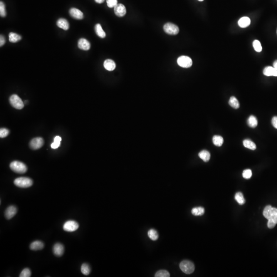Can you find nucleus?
I'll use <instances>...</instances> for the list:
<instances>
[{"label": "nucleus", "instance_id": "f257e3e1", "mask_svg": "<svg viewBox=\"0 0 277 277\" xmlns=\"http://www.w3.org/2000/svg\"><path fill=\"white\" fill-rule=\"evenodd\" d=\"M263 215L268 220L273 221L277 224V208L271 205L266 206L263 212Z\"/></svg>", "mask_w": 277, "mask_h": 277}, {"label": "nucleus", "instance_id": "f03ea898", "mask_svg": "<svg viewBox=\"0 0 277 277\" xmlns=\"http://www.w3.org/2000/svg\"><path fill=\"white\" fill-rule=\"evenodd\" d=\"M10 167L12 171L18 174H24L27 171L26 165L21 162L18 161L12 162L10 164Z\"/></svg>", "mask_w": 277, "mask_h": 277}, {"label": "nucleus", "instance_id": "7ed1b4c3", "mask_svg": "<svg viewBox=\"0 0 277 277\" xmlns=\"http://www.w3.org/2000/svg\"><path fill=\"white\" fill-rule=\"evenodd\" d=\"M14 184L15 185L20 188H28L33 185V181L29 178L20 177L15 179Z\"/></svg>", "mask_w": 277, "mask_h": 277}, {"label": "nucleus", "instance_id": "20e7f679", "mask_svg": "<svg viewBox=\"0 0 277 277\" xmlns=\"http://www.w3.org/2000/svg\"><path fill=\"white\" fill-rule=\"evenodd\" d=\"M180 268L186 274H191L195 270V265L188 260H184L180 263Z\"/></svg>", "mask_w": 277, "mask_h": 277}, {"label": "nucleus", "instance_id": "39448f33", "mask_svg": "<svg viewBox=\"0 0 277 277\" xmlns=\"http://www.w3.org/2000/svg\"><path fill=\"white\" fill-rule=\"evenodd\" d=\"M9 102L12 106L17 109H22L24 106V103L17 95H13L9 98Z\"/></svg>", "mask_w": 277, "mask_h": 277}, {"label": "nucleus", "instance_id": "423d86ee", "mask_svg": "<svg viewBox=\"0 0 277 277\" xmlns=\"http://www.w3.org/2000/svg\"><path fill=\"white\" fill-rule=\"evenodd\" d=\"M177 63L183 68H189L193 65V61L191 58L185 55L179 57L177 60Z\"/></svg>", "mask_w": 277, "mask_h": 277}, {"label": "nucleus", "instance_id": "0eeeda50", "mask_svg": "<svg viewBox=\"0 0 277 277\" xmlns=\"http://www.w3.org/2000/svg\"><path fill=\"white\" fill-rule=\"evenodd\" d=\"M164 30L168 35H176L179 32V28L176 25L171 23H167L164 25Z\"/></svg>", "mask_w": 277, "mask_h": 277}, {"label": "nucleus", "instance_id": "6e6552de", "mask_svg": "<svg viewBox=\"0 0 277 277\" xmlns=\"http://www.w3.org/2000/svg\"><path fill=\"white\" fill-rule=\"evenodd\" d=\"M79 224L75 221H66L63 225V230L68 232L75 231L79 228Z\"/></svg>", "mask_w": 277, "mask_h": 277}, {"label": "nucleus", "instance_id": "1a4fd4ad", "mask_svg": "<svg viewBox=\"0 0 277 277\" xmlns=\"http://www.w3.org/2000/svg\"><path fill=\"white\" fill-rule=\"evenodd\" d=\"M44 145V140L42 138H34L30 142V147L31 149L36 150L40 148Z\"/></svg>", "mask_w": 277, "mask_h": 277}, {"label": "nucleus", "instance_id": "9d476101", "mask_svg": "<svg viewBox=\"0 0 277 277\" xmlns=\"http://www.w3.org/2000/svg\"><path fill=\"white\" fill-rule=\"evenodd\" d=\"M114 12L117 17H122L126 15V9L123 4H117L114 7Z\"/></svg>", "mask_w": 277, "mask_h": 277}, {"label": "nucleus", "instance_id": "9b49d317", "mask_svg": "<svg viewBox=\"0 0 277 277\" xmlns=\"http://www.w3.org/2000/svg\"><path fill=\"white\" fill-rule=\"evenodd\" d=\"M17 213V208L15 206H9L7 208L5 212V216L6 218L9 220L13 218Z\"/></svg>", "mask_w": 277, "mask_h": 277}, {"label": "nucleus", "instance_id": "f8f14e48", "mask_svg": "<svg viewBox=\"0 0 277 277\" xmlns=\"http://www.w3.org/2000/svg\"><path fill=\"white\" fill-rule=\"evenodd\" d=\"M53 253L58 257H61L64 253V247L61 243H56L53 247Z\"/></svg>", "mask_w": 277, "mask_h": 277}, {"label": "nucleus", "instance_id": "ddd939ff", "mask_svg": "<svg viewBox=\"0 0 277 277\" xmlns=\"http://www.w3.org/2000/svg\"><path fill=\"white\" fill-rule=\"evenodd\" d=\"M69 14L73 18L77 20H82L84 18V15L82 12L79 9L75 8H72L70 9Z\"/></svg>", "mask_w": 277, "mask_h": 277}, {"label": "nucleus", "instance_id": "4468645a", "mask_svg": "<svg viewBox=\"0 0 277 277\" xmlns=\"http://www.w3.org/2000/svg\"><path fill=\"white\" fill-rule=\"evenodd\" d=\"M78 46L80 49L87 51L90 49V43L86 39L82 38L79 40L78 43Z\"/></svg>", "mask_w": 277, "mask_h": 277}, {"label": "nucleus", "instance_id": "2eb2a0df", "mask_svg": "<svg viewBox=\"0 0 277 277\" xmlns=\"http://www.w3.org/2000/svg\"><path fill=\"white\" fill-rule=\"evenodd\" d=\"M263 74L267 77H270V76L277 77V70L273 67L267 66L264 68V70H263Z\"/></svg>", "mask_w": 277, "mask_h": 277}, {"label": "nucleus", "instance_id": "dca6fc26", "mask_svg": "<svg viewBox=\"0 0 277 277\" xmlns=\"http://www.w3.org/2000/svg\"><path fill=\"white\" fill-rule=\"evenodd\" d=\"M44 244L40 241H35L30 245V248L33 250H39L44 248Z\"/></svg>", "mask_w": 277, "mask_h": 277}, {"label": "nucleus", "instance_id": "f3484780", "mask_svg": "<svg viewBox=\"0 0 277 277\" xmlns=\"http://www.w3.org/2000/svg\"><path fill=\"white\" fill-rule=\"evenodd\" d=\"M57 25L59 28H61L64 30H67L69 29V23L65 18H61L57 21Z\"/></svg>", "mask_w": 277, "mask_h": 277}, {"label": "nucleus", "instance_id": "a211bd4d", "mask_svg": "<svg viewBox=\"0 0 277 277\" xmlns=\"http://www.w3.org/2000/svg\"><path fill=\"white\" fill-rule=\"evenodd\" d=\"M104 67L108 71H113L116 68V63L110 59H107L104 62Z\"/></svg>", "mask_w": 277, "mask_h": 277}, {"label": "nucleus", "instance_id": "6ab92c4d", "mask_svg": "<svg viewBox=\"0 0 277 277\" xmlns=\"http://www.w3.org/2000/svg\"><path fill=\"white\" fill-rule=\"evenodd\" d=\"M250 19L248 17H242L239 20V26L241 28H246L250 25Z\"/></svg>", "mask_w": 277, "mask_h": 277}, {"label": "nucleus", "instance_id": "aec40b11", "mask_svg": "<svg viewBox=\"0 0 277 277\" xmlns=\"http://www.w3.org/2000/svg\"><path fill=\"white\" fill-rule=\"evenodd\" d=\"M95 31L96 34L101 38H104L105 37H106V33L103 30V28L100 24H97L95 25Z\"/></svg>", "mask_w": 277, "mask_h": 277}, {"label": "nucleus", "instance_id": "412c9836", "mask_svg": "<svg viewBox=\"0 0 277 277\" xmlns=\"http://www.w3.org/2000/svg\"><path fill=\"white\" fill-rule=\"evenodd\" d=\"M213 144L215 146L220 147V146H221L222 144H223V142H224V140H223V138H222V137H221V136L215 135V136L213 137Z\"/></svg>", "mask_w": 277, "mask_h": 277}, {"label": "nucleus", "instance_id": "4be33fe9", "mask_svg": "<svg viewBox=\"0 0 277 277\" xmlns=\"http://www.w3.org/2000/svg\"><path fill=\"white\" fill-rule=\"evenodd\" d=\"M243 143L244 147L253 150V151L255 150L257 147L255 143H253V142L251 141V140L249 139L244 140L243 142Z\"/></svg>", "mask_w": 277, "mask_h": 277}, {"label": "nucleus", "instance_id": "5701e85b", "mask_svg": "<svg viewBox=\"0 0 277 277\" xmlns=\"http://www.w3.org/2000/svg\"><path fill=\"white\" fill-rule=\"evenodd\" d=\"M199 156L202 160H203L205 162L208 161L211 158L210 153L205 150L201 151V152H199Z\"/></svg>", "mask_w": 277, "mask_h": 277}, {"label": "nucleus", "instance_id": "b1692460", "mask_svg": "<svg viewBox=\"0 0 277 277\" xmlns=\"http://www.w3.org/2000/svg\"><path fill=\"white\" fill-rule=\"evenodd\" d=\"M22 37L20 35L14 33H10L9 34V41L11 43H17L21 40Z\"/></svg>", "mask_w": 277, "mask_h": 277}, {"label": "nucleus", "instance_id": "393cba45", "mask_svg": "<svg viewBox=\"0 0 277 277\" xmlns=\"http://www.w3.org/2000/svg\"><path fill=\"white\" fill-rule=\"evenodd\" d=\"M247 124L250 127L255 128L258 125V120L257 118L255 116H250L247 120Z\"/></svg>", "mask_w": 277, "mask_h": 277}, {"label": "nucleus", "instance_id": "a878e982", "mask_svg": "<svg viewBox=\"0 0 277 277\" xmlns=\"http://www.w3.org/2000/svg\"><path fill=\"white\" fill-rule=\"evenodd\" d=\"M205 213V209L202 207H198V208H194L191 210V213L193 215L196 216H202L204 215Z\"/></svg>", "mask_w": 277, "mask_h": 277}, {"label": "nucleus", "instance_id": "bb28decb", "mask_svg": "<svg viewBox=\"0 0 277 277\" xmlns=\"http://www.w3.org/2000/svg\"><path fill=\"white\" fill-rule=\"evenodd\" d=\"M235 200L237 201L240 205H243L245 203V200L244 199L243 195L241 192H238L236 194L235 196Z\"/></svg>", "mask_w": 277, "mask_h": 277}, {"label": "nucleus", "instance_id": "cd10ccee", "mask_svg": "<svg viewBox=\"0 0 277 277\" xmlns=\"http://www.w3.org/2000/svg\"><path fill=\"white\" fill-rule=\"evenodd\" d=\"M229 104L230 106L235 109H238L240 107V104L238 100L235 97H231L229 100Z\"/></svg>", "mask_w": 277, "mask_h": 277}, {"label": "nucleus", "instance_id": "c85d7f7f", "mask_svg": "<svg viewBox=\"0 0 277 277\" xmlns=\"http://www.w3.org/2000/svg\"><path fill=\"white\" fill-rule=\"evenodd\" d=\"M148 236L149 238L153 241L157 240L159 238L158 232L153 229H151L148 231Z\"/></svg>", "mask_w": 277, "mask_h": 277}, {"label": "nucleus", "instance_id": "c756f323", "mask_svg": "<svg viewBox=\"0 0 277 277\" xmlns=\"http://www.w3.org/2000/svg\"><path fill=\"white\" fill-rule=\"evenodd\" d=\"M81 270L83 275H88L90 273V267L86 263H83L81 266Z\"/></svg>", "mask_w": 277, "mask_h": 277}, {"label": "nucleus", "instance_id": "7c9ffc66", "mask_svg": "<svg viewBox=\"0 0 277 277\" xmlns=\"http://www.w3.org/2000/svg\"><path fill=\"white\" fill-rule=\"evenodd\" d=\"M61 140H62V139L60 136H56L54 139V141L51 145L52 148L56 149L58 148L60 145Z\"/></svg>", "mask_w": 277, "mask_h": 277}, {"label": "nucleus", "instance_id": "2f4dec72", "mask_svg": "<svg viewBox=\"0 0 277 277\" xmlns=\"http://www.w3.org/2000/svg\"><path fill=\"white\" fill-rule=\"evenodd\" d=\"M156 277H170V274L169 272L165 270H161L157 272L155 275Z\"/></svg>", "mask_w": 277, "mask_h": 277}, {"label": "nucleus", "instance_id": "473e14b6", "mask_svg": "<svg viewBox=\"0 0 277 277\" xmlns=\"http://www.w3.org/2000/svg\"><path fill=\"white\" fill-rule=\"evenodd\" d=\"M253 45V48L255 50L256 52H260L262 51V47L261 45L260 42L259 41L257 40L254 41Z\"/></svg>", "mask_w": 277, "mask_h": 277}, {"label": "nucleus", "instance_id": "72a5a7b5", "mask_svg": "<svg viewBox=\"0 0 277 277\" xmlns=\"http://www.w3.org/2000/svg\"><path fill=\"white\" fill-rule=\"evenodd\" d=\"M31 273L29 268H26L22 270L19 276L20 277H31Z\"/></svg>", "mask_w": 277, "mask_h": 277}, {"label": "nucleus", "instance_id": "f704fd0d", "mask_svg": "<svg viewBox=\"0 0 277 277\" xmlns=\"http://www.w3.org/2000/svg\"><path fill=\"white\" fill-rule=\"evenodd\" d=\"M0 15H1V17H5L6 16L5 6L4 3L2 1L0 2Z\"/></svg>", "mask_w": 277, "mask_h": 277}, {"label": "nucleus", "instance_id": "c9c22d12", "mask_svg": "<svg viewBox=\"0 0 277 277\" xmlns=\"http://www.w3.org/2000/svg\"><path fill=\"white\" fill-rule=\"evenodd\" d=\"M242 176L244 179H249L252 176V171L250 169H245L243 172Z\"/></svg>", "mask_w": 277, "mask_h": 277}, {"label": "nucleus", "instance_id": "e433bc0d", "mask_svg": "<svg viewBox=\"0 0 277 277\" xmlns=\"http://www.w3.org/2000/svg\"><path fill=\"white\" fill-rule=\"evenodd\" d=\"M9 131L8 129H1L0 130V137L1 138H4L6 137L9 134Z\"/></svg>", "mask_w": 277, "mask_h": 277}, {"label": "nucleus", "instance_id": "4c0bfd02", "mask_svg": "<svg viewBox=\"0 0 277 277\" xmlns=\"http://www.w3.org/2000/svg\"><path fill=\"white\" fill-rule=\"evenodd\" d=\"M108 7L114 8L117 4V0H106Z\"/></svg>", "mask_w": 277, "mask_h": 277}, {"label": "nucleus", "instance_id": "58836bf2", "mask_svg": "<svg viewBox=\"0 0 277 277\" xmlns=\"http://www.w3.org/2000/svg\"><path fill=\"white\" fill-rule=\"evenodd\" d=\"M276 223L273 222V221L272 220H268V223H267V227H268L270 229H272V228H273L275 227L276 225Z\"/></svg>", "mask_w": 277, "mask_h": 277}, {"label": "nucleus", "instance_id": "ea45409f", "mask_svg": "<svg viewBox=\"0 0 277 277\" xmlns=\"http://www.w3.org/2000/svg\"><path fill=\"white\" fill-rule=\"evenodd\" d=\"M272 125H273V126L275 128V129H277V117H273L272 119Z\"/></svg>", "mask_w": 277, "mask_h": 277}, {"label": "nucleus", "instance_id": "a19ab883", "mask_svg": "<svg viewBox=\"0 0 277 277\" xmlns=\"http://www.w3.org/2000/svg\"><path fill=\"white\" fill-rule=\"evenodd\" d=\"M6 42L5 38L3 35H1L0 37V46L2 47L3 46Z\"/></svg>", "mask_w": 277, "mask_h": 277}, {"label": "nucleus", "instance_id": "79ce46f5", "mask_svg": "<svg viewBox=\"0 0 277 277\" xmlns=\"http://www.w3.org/2000/svg\"><path fill=\"white\" fill-rule=\"evenodd\" d=\"M273 67L275 68L277 70V60H276V61L273 62Z\"/></svg>", "mask_w": 277, "mask_h": 277}, {"label": "nucleus", "instance_id": "37998d69", "mask_svg": "<svg viewBox=\"0 0 277 277\" xmlns=\"http://www.w3.org/2000/svg\"><path fill=\"white\" fill-rule=\"evenodd\" d=\"M104 1L105 0H95V2L98 3H99V4L102 3L104 2Z\"/></svg>", "mask_w": 277, "mask_h": 277}, {"label": "nucleus", "instance_id": "c03bdc74", "mask_svg": "<svg viewBox=\"0 0 277 277\" xmlns=\"http://www.w3.org/2000/svg\"><path fill=\"white\" fill-rule=\"evenodd\" d=\"M198 1H203V0H198Z\"/></svg>", "mask_w": 277, "mask_h": 277}, {"label": "nucleus", "instance_id": "a18cd8bd", "mask_svg": "<svg viewBox=\"0 0 277 277\" xmlns=\"http://www.w3.org/2000/svg\"></svg>", "mask_w": 277, "mask_h": 277}]
</instances>
